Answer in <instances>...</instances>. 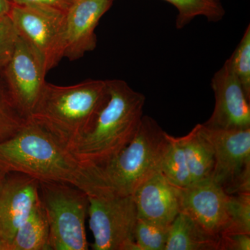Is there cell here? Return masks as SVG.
<instances>
[{
    "label": "cell",
    "mask_w": 250,
    "mask_h": 250,
    "mask_svg": "<svg viewBox=\"0 0 250 250\" xmlns=\"http://www.w3.org/2000/svg\"><path fill=\"white\" fill-rule=\"evenodd\" d=\"M170 226L138 218L134 231L139 250H165Z\"/></svg>",
    "instance_id": "cell-21"
},
{
    "label": "cell",
    "mask_w": 250,
    "mask_h": 250,
    "mask_svg": "<svg viewBox=\"0 0 250 250\" xmlns=\"http://www.w3.org/2000/svg\"><path fill=\"white\" fill-rule=\"evenodd\" d=\"M200 129L214 153L211 179L228 195L250 193V129Z\"/></svg>",
    "instance_id": "cell-7"
},
{
    "label": "cell",
    "mask_w": 250,
    "mask_h": 250,
    "mask_svg": "<svg viewBox=\"0 0 250 250\" xmlns=\"http://www.w3.org/2000/svg\"><path fill=\"white\" fill-rule=\"evenodd\" d=\"M138 218L170 226L182 210L180 188L160 172L140 186L134 195Z\"/></svg>",
    "instance_id": "cell-14"
},
{
    "label": "cell",
    "mask_w": 250,
    "mask_h": 250,
    "mask_svg": "<svg viewBox=\"0 0 250 250\" xmlns=\"http://www.w3.org/2000/svg\"><path fill=\"white\" fill-rule=\"evenodd\" d=\"M107 80L60 86L46 82L30 118L67 150L93 128L107 103Z\"/></svg>",
    "instance_id": "cell-2"
},
{
    "label": "cell",
    "mask_w": 250,
    "mask_h": 250,
    "mask_svg": "<svg viewBox=\"0 0 250 250\" xmlns=\"http://www.w3.org/2000/svg\"><path fill=\"white\" fill-rule=\"evenodd\" d=\"M13 4L20 6H37L65 11L69 9L74 0H11Z\"/></svg>",
    "instance_id": "cell-26"
},
{
    "label": "cell",
    "mask_w": 250,
    "mask_h": 250,
    "mask_svg": "<svg viewBox=\"0 0 250 250\" xmlns=\"http://www.w3.org/2000/svg\"><path fill=\"white\" fill-rule=\"evenodd\" d=\"M179 139L185 154L192 184L211 178L215 165L214 153L210 143L200 131V124Z\"/></svg>",
    "instance_id": "cell-16"
},
{
    "label": "cell",
    "mask_w": 250,
    "mask_h": 250,
    "mask_svg": "<svg viewBox=\"0 0 250 250\" xmlns=\"http://www.w3.org/2000/svg\"><path fill=\"white\" fill-rule=\"evenodd\" d=\"M18 37L17 29L9 14L0 17V69L11 59Z\"/></svg>",
    "instance_id": "cell-24"
},
{
    "label": "cell",
    "mask_w": 250,
    "mask_h": 250,
    "mask_svg": "<svg viewBox=\"0 0 250 250\" xmlns=\"http://www.w3.org/2000/svg\"><path fill=\"white\" fill-rule=\"evenodd\" d=\"M39 198L48 222L50 250H88L87 194L70 184L39 182Z\"/></svg>",
    "instance_id": "cell-5"
},
{
    "label": "cell",
    "mask_w": 250,
    "mask_h": 250,
    "mask_svg": "<svg viewBox=\"0 0 250 250\" xmlns=\"http://www.w3.org/2000/svg\"><path fill=\"white\" fill-rule=\"evenodd\" d=\"M0 179V238L9 247L19 227L40 202L39 182L18 172Z\"/></svg>",
    "instance_id": "cell-12"
},
{
    "label": "cell",
    "mask_w": 250,
    "mask_h": 250,
    "mask_svg": "<svg viewBox=\"0 0 250 250\" xmlns=\"http://www.w3.org/2000/svg\"><path fill=\"white\" fill-rule=\"evenodd\" d=\"M11 6L12 2L9 0H0V17L9 15Z\"/></svg>",
    "instance_id": "cell-27"
},
{
    "label": "cell",
    "mask_w": 250,
    "mask_h": 250,
    "mask_svg": "<svg viewBox=\"0 0 250 250\" xmlns=\"http://www.w3.org/2000/svg\"><path fill=\"white\" fill-rule=\"evenodd\" d=\"M225 62L250 100V24L232 55Z\"/></svg>",
    "instance_id": "cell-22"
},
{
    "label": "cell",
    "mask_w": 250,
    "mask_h": 250,
    "mask_svg": "<svg viewBox=\"0 0 250 250\" xmlns=\"http://www.w3.org/2000/svg\"><path fill=\"white\" fill-rule=\"evenodd\" d=\"M229 225L223 234L228 233L250 234V193L229 195Z\"/></svg>",
    "instance_id": "cell-23"
},
{
    "label": "cell",
    "mask_w": 250,
    "mask_h": 250,
    "mask_svg": "<svg viewBox=\"0 0 250 250\" xmlns=\"http://www.w3.org/2000/svg\"><path fill=\"white\" fill-rule=\"evenodd\" d=\"M1 71L11 100L27 119L46 83L47 72L43 61L31 44L18 34L12 56Z\"/></svg>",
    "instance_id": "cell-9"
},
{
    "label": "cell",
    "mask_w": 250,
    "mask_h": 250,
    "mask_svg": "<svg viewBox=\"0 0 250 250\" xmlns=\"http://www.w3.org/2000/svg\"><path fill=\"white\" fill-rule=\"evenodd\" d=\"M9 250V247L0 238V250Z\"/></svg>",
    "instance_id": "cell-28"
},
{
    "label": "cell",
    "mask_w": 250,
    "mask_h": 250,
    "mask_svg": "<svg viewBox=\"0 0 250 250\" xmlns=\"http://www.w3.org/2000/svg\"><path fill=\"white\" fill-rule=\"evenodd\" d=\"M215 104L211 116L204 123L210 129H250V100L226 62L211 80Z\"/></svg>",
    "instance_id": "cell-11"
},
{
    "label": "cell",
    "mask_w": 250,
    "mask_h": 250,
    "mask_svg": "<svg viewBox=\"0 0 250 250\" xmlns=\"http://www.w3.org/2000/svg\"><path fill=\"white\" fill-rule=\"evenodd\" d=\"M49 225L41 202L18 229L10 250H50Z\"/></svg>",
    "instance_id": "cell-17"
},
{
    "label": "cell",
    "mask_w": 250,
    "mask_h": 250,
    "mask_svg": "<svg viewBox=\"0 0 250 250\" xmlns=\"http://www.w3.org/2000/svg\"><path fill=\"white\" fill-rule=\"evenodd\" d=\"M114 0H74L65 14L64 58L81 59L97 46L95 29Z\"/></svg>",
    "instance_id": "cell-13"
},
{
    "label": "cell",
    "mask_w": 250,
    "mask_h": 250,
    "mask_svg": "<svg viewBox=\"0 0 250 250\" xmlns=\"http://www.w3.org/2000/svg\"><path fill=\"white\" fill-rule=\"evenodd\" d=\"M108 99L95 125L69 152L83 167L103 165L126 147L139 131L146 97L125 81L107 80Z\"/></svg>",
    "instance_id": "cell-3"
},
{
    "label": "cell",
    "mask_w": 250,
    "mask_h": 250,
    "mask_svg": "<svg viewBox=\"0 0 250 250\" xmlns=\"http://www.w3.org/2000/svg\"><path fill=\"white\" fill-rule=\"evenodd\" d=\"M26 121L10 97L0 69V143L17 134Z\"/></svg>",
    "instance_id": "cell-20"
},
{
    "label": "cell",
    "mask_w": 250,
    "mask_h": 250,
    "mask_svg": "<svg viewBox=\"0 0 250 250\" xmlns=\"http://www.w3.org/2000/svg\"><path fill=\"white\" fill-rule=\"evenodd\" d=\"M168 146L161 163V172L170 183L179 188L192 184L191 176L179 137L168 134Z\"/></svg>",
    "instance_id": "cell-18"
},
{
    "label": "cell",
    "mask_w": 250,
    "mask_h": 250,
    "mask_svg": "<svg viewBox=\"0 0 250 250\" xmlns=\"http://www.w3.org/2000/svg\"><path fill=\"white\" fill-rule=\"evenodd\" d=\"M220 237L205 231L181 210L170 225L165 250H219Z\"/></svg>",
    "instance_id": "cell-15"
},
{
    "label": "cell",
    "mask_w": 250,
    "mask_h": 250,
    "mask_svg": "<svg viewBox=\"0 0 250 250\" xmlns=\"http://www.w3.org/2000/svg\"><path fill=\"white\" fill-rule=\"evenodd\" d=\"M88 197L92 249L139 250L134 238L138 213L134 195Z\"/></svg>",
    "instance_id": "cell-6"
},
{
    "label": "cell",
    "mask_w": 250,
    "mask_h": 250,
    "mask_svg": "<svg viewBox=\"0 0 250 250\" xmlns=\"http://www.w3.org/2000/svg\"><path fill=\"white\" fill-rule=\"evenodd\" d=\"M168 134L155 120L143 116L139 131L118 155L103 165L84 167L80 188L88 195H134L140 186L160 172Z\"/></svg>",
    "instance_id": "cell-1"
},
{
    "label": "cell",
    "mask_w": 250,
    "mask_h": 250,
    "mask_svg": "<svg viewBox=\"0 0 250 250\" xmlns=\"http://www.w3.org/2000/svg\"><path fill=\"white\" fill-rule=\"evenodd\" d=\"M214 1H220V0H214Z\"/></svg>",
    "instance_id": "cell-29"
},
{
    "label": "cell",
    "mask_w": 250,
    "mask_h": 250,
    "mask_svg": "<svg viewBox=\"0 0 250 250\" xmlns=\"http://www.w3.org/2000/svg\"><path fill=\"white\" fill-rule=\"evenodd\" d=\"M250 234L224 233L220 236L219 250H250Z\"/></svg>",
    "instance_id": "cell-25"
},
{
    "label": "cell",
    "mask_w": 250,
    "mask_h": 250,
    "mask_svg": "<svg viewBox=\"0 0 250 250\" xmlns=\"http://www.w3.org/2000/svg\"><path fill=\"white\" fill-rule=\"evenodd\" d=\"M181 208L205 231L220 237L229 225V195L211 178L180 188Z\"/></svg>",
    "instance_id": "cell-10"
},
{
    "label": "cell",
    "mask_w": 250,
    "mask_h": 250,
    "mask_svg": "<svg viewBox=\"0 0 250 250\" xmlns=\"http://www.w3.org/2000/svg\"><path fill=\"white\" fill-rule=\"evenodd\" d=\"M177 8L178 15L176 28L183 29L194 18L204 16L210 22H218L223 19L225 10L220 1L214 0H165Z\"/></svg>",
    "instance_id": "cell-19"
},
{
    "label": "cell",
    "mask_w": 250,
    "mask_h": 250,
    "mask_svg": "<svg viewBox=\"0 0 250 250\" xmlns=\"http://www.w3.org/2000/svg\"><path fill=\"white\" fill-rule=\"evenodd\" d=\"M0 169L18 172L39 182H62L80 188L84 167L34 121L0 143Z\"/></svg>",
    "instance_id": "cell-4"
},
{
    "label": "cell",
    "mask_w": 250,
    "mask_h": 250,
    "mask_svg": "<svg viewBox=\"0 0 250 250\" xmlns=\"http://www.w3.org/2000/svg\"><path fill=\"white\" fill-rule=\"evenodd\" d=\"M65 14L44 6H11L9 16L18 34L37 51L47 72L64 58Z\"/></svg>",
    "instance_id": "cell-8"
}]
</instances>
